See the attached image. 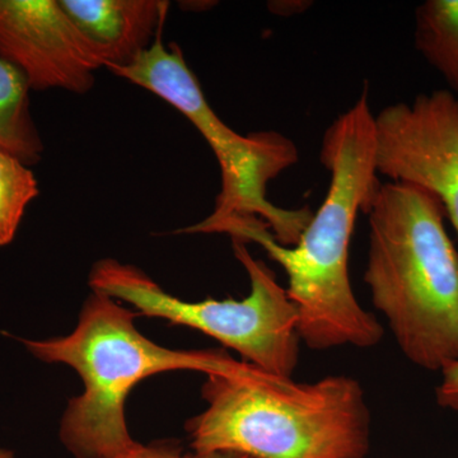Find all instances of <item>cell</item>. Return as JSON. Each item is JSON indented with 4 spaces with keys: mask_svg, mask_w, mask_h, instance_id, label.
<instances>
[{
    "mask_svg": "<svg viewBox=\"0 0 458 458\" xmlns=\"http://www.w3.org/2000/svg\"><path fill=\"white\" fill-rule=\"evenodd\" d=\"M321 162L331 174L327 198L294 246L280 245L254 216H231L204 233L258 243L278 262L288 276L285 291L297 311L298 335L310 349L372 348L385 328L358 302L349 278V246L358 214H366L381 183L367 89L327 129Z\"/></svg>",
    "mask_w": 458,
    "mask_h": 458,
    "instance_id": "obj_1",
    "label": "cell"
},
{
    "mask_svg": "<svg viewBox=\"0 0 458 458\" xmlns=\"http://www.w3.org/2000/svg\"><path fill=\"white\" fill-rule=\"evenodd\" d=\"M207 408L186 423L194 454L255 458H366L370 411L357 379L295 382L252 366L243 375H209Z\"/></svg>",
    "mask_w": 458,
    "mask_h": 458,
    "instance_id": "obj_2",
    "label": "cell"
},
{
    "mask_svg": "<svg viewBox=\"0 0 458 458\" xmlns=\"http://www.w3.org/2000/svg\"><path fill=\"white\" fill-rule=\"evenodd\" d=\"M364 282L406 360L427 370L458 360V254L442 204L429 192L381 182L369 209Z\"/></svg>",
    "mask_w": 458,
    "mask_h": 458,
    "instance_id": "obj_3",
    "label": "cell"
},
{
    "mask_svg": "<svg viewBox=\"0 0 458 458\" xmlns=\"http://www.w3.org/2000/svg\"><path fill=\"white\" fill-rule=\"evenodd\" d=\"M135 318L119 301L92 291L69 335L21 340L36 360L65 364L82 378L83 394L69 401L59 428L60 442L74 458H114L134 445L125 401L147 377L174 370L234 376L252 369L218 349L158 345L138 330Z\"/></svg>",
    "mask_w": 458,
    "mask_h": 458,
    "instance_id": "obj_4",
    "label": "cell"
},
{
    "mask_svg": "<svg viewBox=\"0 0 458 458\" xmlns=\"http://www.w3.org/2000/svg\"><path fill=\"white\" fill-rule=\"evenodd\" d=\"M162 33L164 27L152 47L131 64L108 71L155 93L180 111L200 132L218 161L222 186L214 210L183 232L203 233L231 216H254L269 227L280 245L294 246L311 221L312 210L283 209L271 203L267 191L270 181L297 164V146L278 131L241 135L229 128L210 106L182 51L176 45L165 47Z\"/></svg>",
    "mask_w": 458,
    "mask_h": 458,
    "instance_id": "obj_5",
    "label": "cell"
},
{
    "mask_svg": "<svg viewBox=\"0 0 458 458\" xmlns=\"http://www.w3.org/2000/svg\"><path fill=\"white\" fill-rule=\"evenodd\" d=\"M234 256L249 274L243 300L188 302L165 292L134 265L105 259L93 265L89 286L140 315L188 327L218 340L270 375L292 377L300 360L297 311L265 262L250 254L246 242L232 238Z\"/></svg>",
    "mask_w": 458,
    "mask_h": 458,
    "instance_id": "obj_6",
    "label": "cell"
},
{
    "mask_svg": "<svg viewBox=\"0 0 458 458\" xmlns=\"http://www.w3.org/2000/svg\"><path fill=\"white\" fill-rule=\"evenodd\" d=\"M377 174L429 192L458 234V98L439 89L375 116Z\"/></svg>",
    "mask_w": 458,
    "mask_h": 458,
    "instance_id": "obj_7",
    "label": "cell"
},
{
    "mask_svg": "<svg viewBox=\"0 0 458 458\" xmlns=\"http://www.w3.org/2000/svg\"><path fill=\"white\" fill-rule=\"evenodd\" d=\"M0 55L31 90L86 93L104 68L59 0H0Z\"/></svg>",
    "mask_w": 458,
    "mask_h": 458,
    "instance_id": "obj_8",
    "label": "cell"
},
{
    "mask_svg": "<svg viewBox=\"0 0 458 458\" xmlns=\"http://www.w3.org/2000/svg\"><path fill=\"white\" fill-rule=\"evenodd\" d=\"M104 68H120L149 49L170 3L161 0H59Z\"/></svg>",
    "mask_w": 458,
    "mask_h": 458,
    "instance_id": "obj_9",
    "label": "cell"
},
{
    "mask_svg": "<svg viewBox=\"0 0 458 458\" xmlns=\"http://www.w3.org/2000/svg\"><path fill=\"white\" fill-rule=\"evenodd\" d=\"M30 92L22 72L0 55V148L31 167L41 161L45 147L33 122Z\"/></svg>",
    "mask_w": 458,
    "mask_h": 458,
    "instance_id": "obj_10",
    "label": "cell"
},
{
    "mask_svg": "<svg viewBox=\"0 0 458 458\" xmlns=\"http://www.w3.org/2000/svg\"><path fill=\"white\" fill-rule=\"evenodd\" d=\"M415 47L458 98V0H427L415 11Z\"/></svg>",
    "mask_w": 458,
    "mask_h": 458,
    "instance_id": "obj_11",
    "label": "cell"
},
{
    "mask_svg": "<svg viewBox=\"0 0 458 458\" xmlns=\"http://www.w3.org/2000/svg\"><path fill=\"white\" fill-rule=\"evenodd\" d=\"M38 194L31 168L0 148V247L14 240L27 208Z\"/></svg>",
    "mask_w": 458,
    "mask_h": 458,
    "instance_id": "obj_12",
    "label": "cell"
},
{
    "mask_svg": "<svg viewBox=\"0 0 458 458\" xmlns=\"http://www.w3.org/2000/svg\"><path fill=\"white\" fill-rule=\"evenodd\" d=\"M114 458H186V454H182L179 445H174V443L161 442L141 445V443L135 442L131 447Z\"/></svg>",
    "mask_w": 458,
    "mask_h": 458,
    "instance_id": "obj_13",
    "label": "cell"
},
{
    "mask_svg": "<svg viewBox=\"0 0 458 458\" xmlns=\"http://www.w3.org/2000/svg\"><path fill=\"white\" fill-rule=\"evenodd\" d=\"M441 385L437 388V401L442 408L458 412V360L441 370Z\"/></svg>",
    "mask_w": 458,
    "mask_h": 458,
    "instance_id": "obj_14",
    "label": "cell"
},
{
    "mask_svg": "<svg viewBox=\"0 0 458 458\" xmlns=\"http://www.w3.org/2000/svg\"><path fill=\"white\" fill-rule=\"evenodd\" d=\"M186 458H255L238 454H189Z\"/></svg>",
    "mask_w": 458,
    "mask_h": 458,
    "instance_id": "obj_15",
    "label": "cell"
},
{
    "mask_svg": "<svg viewBox=\"0 0 458 458\" xmlns=\"http://www.w3.org/2000/svg\"><path fill=\"white\" fill-rule=\"evenodd\" d=\"M0 458H14L13 452L0 448Z\"/></svg>",
    "mask_w": 458,
    "mask_h": 458,
    "instance_id": "obj_16",
    "label": "cell"
}]
</instances>
